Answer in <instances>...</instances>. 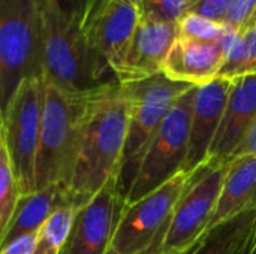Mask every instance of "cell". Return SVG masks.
Segmentation results:
<instances>
[{"label":"cell","mask_w":256,"mask_h":254,"mask_svg":"<svg viewBox=\"0 0 256 254\" xmlns=\"http://www.w3.org/2000/svg\"><path fill=\"white\" fill-rule=\"evenodd\" d=\"M255 7L256 0H236L224 24L243 31V28L249 22Z\"/></svg>","instance_id":"26"},{"label":"cell","mask_w":256,"mask_h":254,"mask_svg":"<svg viewBox=\"0 0 256 254\" xmlns=\"http://www.w3.org/2000/svg\"><path fill=\"white\" fill-rule=\"evenodd\" d=\"M2 121H3V118H2V112H0V127H2Z\"/></svg>","instance_id":"31"},{"label":"cell","mask_w":256,"mask_h":254,"mask_svg":"<svg viewBox=\"0 0 256 254\" xmlns=\"http://www.w3.org/2000/svg\"><path fill=\"white\" fill-rule=\"evenodd\" d=\"M90 93H70L45 81L40 136L34 166L36 190L48 186H60L62 189L66 184L75 160Z\"/></svg>","instance_id":"3"},{"label":"cell","mask_w":256,"mask_h":254,"mask_svg":"<svg viewBox=\"0 0 256 254\" xmlns=\"http://www.w3.org/2000/svg\"><path fill=\"white\" fill-rule=\"evenodd\" d=\"M228 162L208 160L200 166L195 178L176 205L160 249L170 254L189 252L208 231L214 214Z\"/></svg>","instance_id":"9"},{"label":"cell","mask_w":256,"mask_h":254,"mask_svg":"<svg viewBox=\"0 0 256 254\" xmlns=\"http://www.w3.org/2000/svg\"><path fill=\"white\" fill-rule=\"evenodd\" d=\"M40 15L42 69L48 84L86 94L117 82L78 21L66 16L51 0H40Z\"/></svg>","instance_id":"2"},{"label":"cell","mask_w":256,"mask_h":254,"mask_svg":"<svg viewBox=\"0 0 256 254\" xmlns=\"http://www.w3.org/2000/svg\"><path fill=\"white\" fill-rule=\"evenodd\" d=\"M129 124V100L118 82L88 94L75 160L62 195L84 207L111 178H118Z\"/></svg>","instance_id":"1"},{"label":"cell","mask_w":256,"mask_h":254,"mask_svg":"<svg viewBox=\"0 0 256 254\" xmlns=\"http://www.w3.org/2000/svg\"><path fill=\"white\" fill-rule=\"evenodd\" d=\"M250 210H256V157H234L228 160L226 175L208 231Z\"/></svg>","instance_id":"16"},{"label":"cell","mask_w":256,"mask_h":254,"mask_svg":"<svg viewBox=\"0 0 256 254\" xmlns=\"http://www.w3.org/2000/svg\"><path fill=\"white\" fill-rule=\"evenodd\" d=\"M66 204L60 186H48L30 195H22L14 211V216L0 237V249L10 241L36 234L51 213Z\"/></svg>","instance_id":"17"},{"label":"cell","mask_w":256,"mask_h":254,"mask_svg":"<svg viewBox=\"0 0 256 254\" xmlns=\"http://www.w3.org/2000/svg\"><path fill=\"white\" fill-rule=\"evenodd\" d=\"M255 220L256 210H250L212 228L188 254H238Z\"/></svg>","instance_id":"18"},{"label":"cell","mask_w":256,"mask_h":254,"mask_svg":"<svg viewBox=\"0 0 256 254\" xmlns=\"http://www.w3.org/2000/svg\"><path fill=\"white\" fill-rule=\"evenodd\" d=\"M120 85L129 100L128 135L118 172V189L126 202L142 156L156 130L177 99L196 85L174 81L164 72Z\"/></svg>","instance_id":"5"},{"label":"cell","mask_w":256,"mask_h":254,"mask_svg":"<svg viewBox=\"0 0 256 254\" xmlns=\"http://www.w3.org/2000/svg\"><path fill=\"white\" fill-rule=\"evenodd\" d=\"M140 18V0H99L92 10L84 30L111 72L122 60Z\"/></svg>","instance_id":"11"},{"label":"cell","mask_w":256,"mask_h":254,"mask_svg":"<svg viewBox=\"0 0 256 254\" xmlns=\"http://www.w3.org/2000/svg\"><path fill=\"white\" fill-rule=\"evenodd\" d=\"M44 97V76L28 78L18 87L3 115V139L21 195H30L36 190L34 166L40 136Z\"/></svg>","instance_id":"8"},{"label":"cell","mask_w":256,"mask_h":254,"mask_svg":"<svg viewBox=\"0 0 256 254\" xmlns=\"http://www.w3.org/2000/svg\"><path fill=\"white\" fill-rule=\"evenodd\" d=\"M194 247H195V246H194ZM194 247H192V249H194ZM192 249H190V250H192ZM190 250H189V252H190ZM189 252H186V253H182V254H188ZM108 254H116V253L108 252ZM141 254H170V253L162 252V249H160V247H154V249H152V250H148V252H146V253H141Z\"/></svg>","instance_id":"30"},{"label":"cell","mask_w":256,"mask_h":254,"mask_svg":"<svg viewBox=\"0 0 256 254\" xmlns=\"http://www.w3.org/2000/svg\"><path fill=\"white\" fill-rule=\"evenodd\" d=\"M198 169L182 171L148 195L128 204L118 220L110 252L141 254L160 247L176 205L195 178Z\"/></svg>","instance_id":"6"},{"label":"cell","mask_w":256,"mask_h":254,"mask_svg":"<svg viewBox=\"0 0 256 254\" xmlns=\"http://www.w3.org/2000/svg\"><path fill=\"white\" fill-rule=\"evenodd\" d=\"M195 90L196 87H192L177 99L152 138L126 196V205L141 199L184 171Z\"/></svg>","instance_id":"7"},{"label":"cell","mask_w":256,"mask_h":254,"mask_svg":"<svg viewBox=\"0 0 256 254\" xmlns=\"http://www.w3.org/2000/svg\"><path fill=\"white\" fill-rule=\"evenodd\" d=\"M124 207L118 178H111L80 208L63 254H108Z\"/></svg>","instance_id":"10"},{"label":"cell","mask_w":256,"mask_h":254,"mask_svg":"<svg viewBox=\"0 0 256 254\" xmlns=\"http://www.w3.org/2000/svg\"><path fill=\"white\" fill-rule=\"evenodd\" d=\"M232 81L231 78L218 76L196 87L192 103L189 150L184 171H195L210 160V150L222 121Z\"/></svg>","instance_id":"13"},{"label":"cell","mask_w":256,"mask_h":254,"mask_svg":"<svg viewBox=\"0 0 256 254\" xmlns=\"http://www.w3.org/2000/svg\"><path fill=\"white\" fill-rule=\"evenodd\" d=\"M80 208L63 204L56 208L38 231L34 254H63Z\"/></svg>","instance_id":"19"},{"label":"cell","mask_w":256,"mask_h":254,"mask_svg":"<svg viewBox=\"0 0 256 254\" xmlns=\"http://www.w3.org/2000/svg\"><path fill=\"white\" fill-rule=\"evenodd\" d=\"M177 37V22H156L140 18L122 60L112 70L116 81L126 84L162 72L164 61Z\"/></svg>","instance_id":"12"},{"label":"cell","mask_w":256,"mask_h":254,"mask_svg":"<svg viewBox=\"0 0 256 254\" xmlns=\"http://www.w3.org/2000/svg\"><path fill=\"white\" fill-rule=\"evenodd\" d=\"M66 16L78 21L82 27L86 25L92 10L99 0H51Z\"/></svg>","instance_id":"25"},{"label":"cell","mask_w":256,"mask_h":254,"mask_svg":"<svg viewBox=\"0 0 256 254\" xmlns=\"http://www.w3.org/2000/svg\"><path fill=\"white\" fill-rule=\"evenodd\" d=\"M38 232L20 237L0 249V254H34Z\"/></svg>","instance_id":"27"},{"label":"cell","mask_w":256,"mask_h":254,"mask_svg":"<svg viewBox=\"0 0 256 254\" xmlns=\"http://www.w3.org/2000/svg\"><path fill=\"white\" fill-rule=\"evenodd\" d=\"M34 76H44L40 0H0L2 118L18 87Z\"/></svg>","instance_id":"4"},{"label":"cell","mask_w":256,"mask_h":254,"mask_svg":"<svg viewBox=\"0 0 256 254\" xmlns=\"http://www.w3.org/2000/svg\"><path fill=\"white\" fill-rule=\"evenodd\" d=\"M238 254H256V220Z\"/></svg>","instance_id":"29"},{"label":"cell","mask_w":256,"mask_h":254,"mask_svg":"<svg viewBox=\"0 0 256 254\" xmlns=\"http://www.w3.org/2000/svg\"><path fill=\"white\" fill-rule=\"evenodd\" d=\"M178 24V37L194 39V40H218L224 24L212 21L206 16L188 12L182 16Z\"/></svg>","instance_id":"23"},{"label":"cell","mask_w":256,"mask_h":254,"mask_svg":"<svg viewBox=\"0 0 256 254\" xmlns=\"http://www.w3.org/2000/svg\"><path fill=\"white\" fill-rule=\"evenodd\" d=\"M192 0H140L142 19L156 22H178L188 13Z\"/></svg>","instance_id":"22"},{"label":"cell","mask_w":256,"mask_h":254,"mask_svg":"<svg viewBox=\"0 0 256 254\" xmlns=\"http://www.w3.org/2000/svg\"><path fill=\"white\" fill-rule=\"evenodd\" d=\"M256 118V72L234 78L210 160L228 162Z\"/></svg>","instance_id":"14"},{"label":"cell","mask_w":256,"mask_h":254,"mask_svg":"<svg viewBox=\"0 0 256 254\" xmlns=\"http://www.w3.org/2000/svg\"><path fill=\"white\" fill-rule=\"evenodd\" d=\"M252 72H256V24L240 34L218 76L234 79Z\"/></svg>","instance_id":"21"},{"label":"cell","mask_w":256,"mask_h":254,"mask_svg":"<svg viewBox=\"0 0 256 254\" xmlns=\"http://www.w3.org/2000/svg\"><path fill=\"white\" fill-rule=\"evenodd\" d=\"M234 1L236 0H192L188 12L201 15L212 21L224 24Z\"/></svg>","instance_id":"24"},{"label":"cell","mask_w":256,"mask_h":254,"mask_svg":"<svg viewBox=\"0 0 256 254\" xmlns=\"http://www.w3.org/2000/svg\"><path fill=\"white\" fill-rule=\"evenodd\" d=\"M21 190L4 145L3 132L0 127V237L9 225L14 211L21 198Z\"/></svg>","instance_id":"20"},{"label":"cell","mask_w":256,"mask_h":254,"mask_svg":"<svg viewBox=\"0 0 256 254\" xmlns=\"http://www.w3.org/2000/svg\"><path fill=\"white\" fill-rule=\"evenodd\" d=\"M240 156H254V157H256V118L255 121L252 123V126L249 127L244 139L242 141V144L238 145V148L231 156V159L240 157Z\"/></svg>","instance_id":"28"},{"label":"cell","mask_w":256,"mask_h":254,"mask_svg":"<svg viewBox=\"0 0 256 254\" xmlns=\"http://www.w3.org/2000/svg\"><path fill=\"white\" fill-rule=\"evenodd\" d=\"M226 55L218 40H194L177 37L170 49L162 72L178 82L204 85L218 78Z\"/></svg>","instance_id":"15"}]
</instances>
